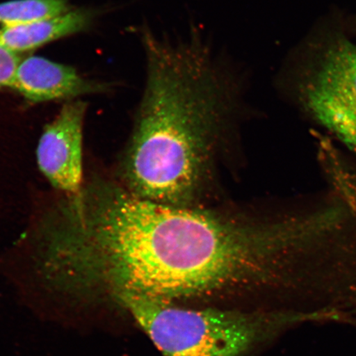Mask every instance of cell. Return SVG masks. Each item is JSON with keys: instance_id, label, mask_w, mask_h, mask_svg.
Returning <instances> with one entry per match:
<instances>
[{"instance_id": "8", "label": "cell", "mask_w": 356, "mask_h": 356, "mask_svg": "<svg viewBox=\"0 0 356 356\" xmlns=\"http://www.w3.org/2000/svg\"><path fill=\"white\" fill-rule=\"evenodd\" d=\"M71 10L67 0H12L0 3V31L63 15Z\"/></svg>"}, {"instance_id": "1", "label": "cell", "mask_w": 356, "mask_h": 356, "mask_svg": "<svg viewBox=\"0 0 356 356\" xmlns=\"http://www.w3.org/2000/svg\"><path fill=\"white\" fill-rule=\"evenodd\" d=\"M344 208L327 195L304 211L251 218L166 206L110 186L79 229L80 270L115 296L177 302L278 284L321 299L340 277Z\"/></svg>"}, {"instance_id": "3", "label": "cell", "mask_w": 356, "mask_h": 356, "mask_svg": "<svg viewBox=\"0 0 356 356\" xmlns=\"http://www.w3.org/2000/svg\"><path fill=\"white\" fill-rule=\"evenodd\" d=\"M118 297L163 356H243L319 316L282 309L244 312L193 309L134 293Z\"/></svg>"}, {"instance_id": "2", "label": "cell", "mask_w": 356, "mask_h": 356, "mask_svg": "<svg viewBox=\"0 0 356 356\" xmlns=\"http://www.w3.org/2000/svg\"><path fill=\"white\" fill-rule=\"evenodd\" d=\"M147 76L126 173L138 197L191 207L209 160L243 111L237 74L197 33L144 31Z\"/></svg>"}, {"instance_id": "4", "label": "cell", "mask_w": 356, "mask_h": 356, "mask_svg": "<svg viewBox=\"0 0 356 356\" xmlns=\"http://www.w3.org/2000/svg\"><path fill=\"white\" fill-rule=\"evenodd\" d=\"M298 97L307 113L356 154V44L337 40L302 76Z\"/></svg>"}, {"instance_id": "6", "label": "cell", "mask_w": 356, "mask_h": 356, "mask_svg": "<svg viewBox=\"0 0 356 356\" xmlns=\"http://www.w3.org/2000/svg\"><path fill=\"white\" fill-rule=\"evenodd\" d=\"M10 88L31 102L72 99L105 87L82 78L72 67L40 56L22 60Z\"/></svg>"}, {"instance_id": "7", "label": "cell", "mask_w": 356, "mask_h": 356, "mask_svg": "<svg viewBox=\"0 0 356 356\" xmlns=\"http://www.w3.org/2000/svg\"><path fill=\"white\" fill-rule=\"evenodd\" d=\"M91 20L90 13L71 10L63 15L0 31V44L19 54L66 35L81 32L90 25Z\"/></svg>"}, {"instance_id": "9", "label": "cell", "mask_w": 356, "mask_h": 356, "mask_svg": "<svg viewBox=\"0 0 356 356\" xmlns=\"http://www.w3.org/2000/svg\"><path fill=\"white\" fill-rule=\"evenodd\" d=\"M21 60L19 54L0 44V88L10 87Z\"/></svg>"}, {"instance_id": "5", "label": "cell", "mask_w": 356, "mask_h": 356, "mask_svg": "<svg viewBox=\"0 0 356 356\" xmlns=\"http://www.w3.org/2000/svg\"><path fill=\"white\" fill-rule=\"evenodd\" d=\"M87 105L82 101L67 102L40 138L38 163L52 186L69 197L82 193L83 127Z\"/></svg>"}]
</instances>
